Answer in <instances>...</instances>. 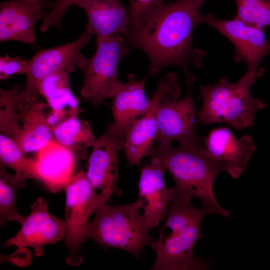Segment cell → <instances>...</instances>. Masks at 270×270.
I'll use <instances>...</instances> for the list:
<instances>
[{
  "label": "cell",
  "instance_id": "obj_1",
  "mask_svg": "<svg viewBox=\"0 0 270 270\" xmlns=\"http://www.w3.org/2000/svg\"><path fill=\"white\" fill-rule=\"evenodd\" d=\"M205 0H177L151 10L140 27L124 37L131 46L148 56L150 68L144 78L154 76L164 68L177 66L184 74L186 86L195 82L190 67L200 68L205 52L194 46L193 32L201 24L199 10Z\"/></svg>",
  "mask_w": 270,
  "mask_h": 270
},
{
  "label": "cell",
  "instance_id": "obj_2",
  "mask_svg": "<svg viewBox=\"0 0 270 270\" xmlns=\"http://www.w3.org/2000/svg\"><path fill=\"white\" fill-rule=\"evenodd\" d=\"M192 198L174 195L168 206L166 220L160 231L159 238L150 244L156 260L152 270H204L211 262L196 258L193 250L202 238L200 226L204 217L212 214L206 207L196 208Z\"/></svg>",
  "mask_w": 270,
  "mask_h": 270
},
{
  "label": "cell",
  "instance_id": "obj_3",
  "mask_svg": "<svg viewBox=\"0 0 270 270\" xmlns=\"http://www.w3.org/2000/svg\"><path fill=\"white\" fill-rule=\"evenodd\" d=\"M148 156L156 158L174 180V194L200 200L212 214L228 218L230 212L218 202L213 191L222 165L207 152L200 142L152 148Z\"/></svg>",
  "mask_w": 270,
  "mask_h": 270
},
{
  "label": "cell",
  "instance_id": "obj_4",
  "mask_svg": "<svg viewBox=\"0 0 270 270\" xmlns=\"http://www.w3.org/2000/svg\"><path fill=\"white\" fill-rule=\"evenodd\" d=\"M264 72L247 70L236 82L230 83L226 77H223L214 84L201 86L202 106L196 112L199 124L224 123L237 130L252 127L256 114L266 105L252 97L250 90Z\"/></svg>",
  "mask_w": 270,
  "mask_h": 270
},
{
  "label": "cell",
  "instance_id": "obj_5",
  "mask_svg": "<svg viewBox=\"0 0 270 270\" xmlns=\"http://www.w3.org/2000/svg\"><path fill=\"white\" fill-rule=\"evenodd\" d=\"M140 209L138 200L114 206L108 202L102 204L94 212V218L85 226L82 243L90 239L102 248L123 250L138 259L142 248L155 240Z\"/></svg>",
  "mask_w": 270,
  "mask_h": 270
},
{
  "label": "cell",
  "instance_id": "obj_6",
  "mask_svg": "<svg viewBox=\"0 0 270 270\" xmlns=\"http://www.w3.org/2000/svg\"><path fill=\"white\" fill-rule=\"evenodd\" d=\"M96 38L95 53L90 58L85 56L78 66L84 74L81 96L94 107L108 98H112L120 88L118 64L130 50L122 36Z\"/></svg>",
  "mask_w": 270,
  "mask_h": 270
},
{
  "label": "cell",
  "instance_id": "obj_7",
  "mask_svg": "<svg viewBox=\"0 0 270 270\" xmlns=\"http://www.w3.org/2000/svg\"><path fill=\"white\" fill-rule=\"evenodd\" d=\"M192 86H188L185 96L178 101L181 93L178 82L162 98L157 110L158 130L156 140L158 146L172 145L174 140L180 144L200 142L196 132V113L192 94Z\"/></svg>",
  "mask_w": 270,
  "mask_h": 270
},
{
  "label": "cell",
  "instance_id": "obj_8",
  "mask_svg": "<svg viewBox=\"0 0 270 270\" xmlns=\"http://www.w3.org/2000/svg\"><path fill=\"white\" fill-rule=\"evenodd\" d=\"M119 150L117 137L108 128L92 146L86 172L92 190V214L107 203L116 192Z\"/></svg>",
  "mask_w": 270,
  "mask_h": 270
},
{
  "label": "cell",
  "instance_id": "obj_9",
  "mask_svg": "<svg viewBox=\"0 0 270 270\" xmlns=\"http://www.w3.org/2000/svg\"><path fill=\"white\" fill-rule=\"evenodd\" d=\"M64 238L68 252L66 262L72 266L80 265L83 260L80 254L82 233L92 214V190L86 172L82 170L73 176L66 188Z\"/></svg>",
  "mask_w": 270,
  "mask_h": 270
},
{
  "label": "cell",
  "instance_id": "obj_10",
  "mask_svg": "<svg viewBox=\"0 0 270 270\" xmlns=\"http://www.w3.org/2000/svg\"><path fill=\"white\" fill-rule=\"evenodd\" d=\"M201 24H206L214 28L226 37L234 48V59L236 63L245 62L248 71L259 72L263 58L270 54V42L266 38L264 30L247 24L234 18L218 20L212 14H202Z\"/></svg>",
  "mask_w": 270,
  "mask_h": 270
},
{
  "label": "cell",
  "instance_id": "obj_11",
  "mask_svg": "<svg viewBox=\"0 0 270 270\" xmlns=\"http://www.w3.org/2000/svg\"><path fill=\"white\" fill-rule=\"evenodd\" d=\"M92 36L85 30L73 42L39 50L28 60L26 82L21 90L26 93L38 92L40 83L47 77L60 72H74L85 57L81 50Z\"/></svg>",
  "mask_w": 270,
  "mask_h": 270
},
{
  "label": "cell",
  "instance_id": "obj_12",
  "mask_svg": "<svg viewBox=\"0 0 270 270\" xmlns=\"http://www.w3.org/2000/svg\"><path fill=\"white\" fill-rule=\"evenodd\" d=\"M17 103L19 134L14 142L26 154L38 152L54 138L48 123L50 108L38 92L25 93L20 90Z\"/></svg>",
  "mask_w": 270,
  "mask_h": 270
},
{
  "label": "cell",
  "instance_id": "obj_13",
  "mask_svg": "<svg viewBox=\"0 0 270 270\" xmlns=\"http://www.w3.org/2000/svg\"><path fill=\"white\" fill-rule=\"evenodd\" d=\"M66 234L65 220L52 214L48 202L42 198H37L30 214L24 216L20 230L7 240L3 246L30 247L34 249V256H40L44 253V246L64 240Z\"/></svg>",
  "mask_w": 270,
  "mask_h": 270
},
{
  "label": "cell",
  "instance_id": "obj_14",
  "mask_svg": "<svg viewBox=\"0 0 270 270\" xmlns=\"http://www.w3.org/2000/svg\"><path fill=\"white\" fill-rule=\"evenodd\" d=\"M203 141L208 154L234 179L244 171L256 149L250 135L237 138L228 128L224 126L211 130Z\"/></svg>",
  "mask_w": 270,
  "mask_h": 270
},
{
  "label": "cell",
  "instance_id": "obj_15",
  "mask_svg": "<svg viewBox=\"0 0 270 270\" xmlns=\"http://www.w3.org/2000/svg\"><path fill=\"white\" fill-rule=\"evenodd\" d=\"M50 5L42 0H9L0 4V41L32 44L34 28L44 18Z\"/></svg>",
  "mask_w": 270,
  "mask_h": 270
},
{
  "label": "cell",
  "instance_id": "obj_16",
  "mask_svg": "<svg viewBox=\"0 0 270 270\" xmlns=\"http://www.w3.org/2000/svg\"><path fill=\"white\" fill-rule=\"evenodd\" d=\"M178 83L176 75L168 73L160 80L152 96L149 110L136 120L128 132L124 145L128 164L139 165L141 159L152 149L158 130L157 110L163 95L171 87Z\"/></svg>",
  "mask_w": 270,
  "mask_h": 270
},
{
  "label": "cell",
  "instance_id": "obj_17",
  "mask_svg": "<svg viewBox=\"0 0 270 270\" xmlns=\"http://www.w3.org/2000/svg\"><path fill=\"white\" fill-rule=\"evenodd\" d=\"M165 170L160 161L151 157L149 163L141 168L138 182V200L147 226L150 230L166 218L174 188H166L164 180Z\"/></svg>",
  "mask_w": 270,
  "mask_h": 270
},
{
  "label": "cell",
  "instance_id": "obj_18",
  "mask_svg": "<svg viewBox=\"0 0 270 270\" xmlns=\"http://www.w3.org/2000/svg\"><path fill=\"white\" fill-rule=\"evenodd\" d=\"M146 81L144 78L138 81L134 74H130L127 82L122 83L112 98L114 122L108 128L117 137L120 150L124 148L130 128L150 108L151 100H148L144 92Z\"/></svg>",
  "mask_w": 270,
  "mask_h": 270
},
{
  "label": "cell",
  "instance_id": "obj_19",
  "mask_svg": "<svg viewBox=\"0 0 270 270\" xmlns=\"http://www.w3.org/2000/svg\"><path fill=\"white\" fill-rule=\"evenodd\" d=\"M74 5L85 12V30L92 35L124 36L130 30L128 8L120 0H78Z\"/></svg>",
  "mask_w": 270,
  "mask_h": 270
},
{
  "label": "cell",
  "instance_id": "obj_20",
  "mask_svg": "<svg viewBox=\"0 0 270 270\" xmlns=\"http://www.w3.org/2000/svg\"><path fill=\"white\" fill-rule=\"evenodd\" d=\"M76 152L60 144L54 138L38 152L35 158L38 180L52 193L64 190L76 163Z\"/></svg>",
  "mask_w": 270,
  "mask_h": 270
},
{
  "label": "cell",
  "instance_id": "obj_21",
  "mask_svg": "<svg viewBox=\"0 0 270 270\" xmlns=\"http://www.w3.org/2000/svg\"><path fill=\"white\" fill-rule=\"evenodd\" d=\"M68 72L51 75L44 79L38 87L50 112L48 123L52 128L70 118L78 117L79 102L73 94L68 80Z\"/></svg>",
  "mask_w": 270,
  "mask_h": 270
},
{
  "label": "cell",
  "instance_id": "obj_22",
  "mask_svg": "<svg viewBox=\"0 0 270 270\" xmlns=\"http://www.w3.org/2000/svg\"><path fill=\"white\" fill-rule=\"evenodd\" d=\"M52 131L55 140L76 153L92 147L96 140L89 122L77 117L61 122Z\"/></svg>",
  "mask_w": 270,
  "mask_h": 270
},
{
  "label": "cell",
  "instance_id": "obj_23",
  "mask_svg": "<svg viewBox=\"0 0 270 270\" xmlns=\"http://www.w3.org/2000/svg\"><path fill=\"white\" fill-rule=\"evenodd\" d=\"M0 165L12 169L22 180L37 179L36 159L28 157L12 139L2 133L0 134Z\"/></svg>",
  "mask_w": 270,
  "mask_h": 270
},
{
  "label": "cell",
  "instance_id": "obj_24",
  "mask_svg": "<svg viewBox=\"0 0 270 270\" xmlns=\"http://www.w3.org/2000/svg\"><path fill=\"white\" fill-rule=\"evenodd\" d=\"M6 167L0 165V226L8 222L15 221L22 224L24 216L18 212L16 198L20 188L26 184V182L12 174Z\"/></svg>",
  "mask_w": 270,
  "mask_h": 270
},
{
  "label": "cell",
  "instance_id": "obj_25",
  "mask_svg": "<svg viewBox=\"0 0 270 270\" xmlns=\"http://www.w3.org/2000/svg\"><path fill=\"white\" fill-rule=\"evenodd\" d=\"M23 88L16 84L8 89H0V130L14 141L19 134L17 95Z\"/></svg>",
  "mask_w": 270,
  "mask_h": 270
},
{
  "label": "cell",
  "instance_id": "obj_26",
  "mask_svg": "<svg viewBox=\"0 0 270 270\" xmlns=\"http://www.w3.org/2000/svg\"><path fill=\"white\" fill-rule=\"evenodd\" d=\"M236 12L234 18L265 29L270 26V0H234Z\"/></svg>",
  "mask_w": 270,
  "mask_h": 270
},
{
  "label": "cell",
  "instance_id": "obj_27",
  "mask_svg": "<svg viewBox=\"0 0 270 270\" xmlns=\"http://www.w3.org/2000/svg\"><path fill=\"white\" fill-rule=\"evenodd\" d=\"M128 12L130 20V30H136L142 24L146 15L153 9L168 0H129Z\"/></svg>",
  "mask_w": 270,
  "mask_h": 270
},
{
  "label": "cell",
  "instance_id": "obj_28",
  "mask_svg": "<svg viewBox=\"0 0 270 270\" xmlns=\"http://www.w3.org/2000/svg\"><path fill=\"white\" fill-rule=\"evenodd\" d=\"M78 0H56L50 4V12L42 20L40 30L44 32L50 28L62 29V19L66 12Z\"/></svg>",
  "mask_w": 270,
  "mask_h": 270
},
{
  "label": "cell",
  "instance_id": "obj_29",
  "mask_svg": "<svg viewBox=\"0 0 270 270\" xmlns=\"http://www.w3.org/2000/svg\"><path fill=\"white\" fill-rule=\"evenodd\" d=\"M28 60L20 57H11L8 54L0 57V80H6L15 74L26 73Z\"/></svg>",
  "mask_w": 270,
  "mask_h": 270
},
{
  "label": "cell",
  "instance_id": "obj_30",
  "mask_svg": "<svg viewBox=\"0 0 270 270\" xmlns=\"http://www.w3.org/2000/svg\"><path fill=\"white\" fill-rule=\"evenodd\" d=\"M42 0L44 1V2L48 4H50V2H50V0Z\"/></svg>",
  "mask_w": 270,
  "mask_h": 270
}]
</instances>
